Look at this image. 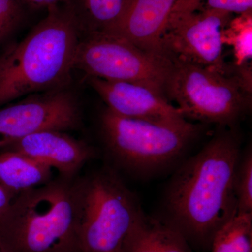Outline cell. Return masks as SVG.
<instances>
[{"mask_svg":"<svg viewBox=\"0 0 252 252\" xmlns=\"http://www.w3.org/2000/svg\"><path fill=\"white\" fill-rule=\"evenodd\" d=\"M241 153L237 128H221L170 179L158 220L193 250L210 252L215 235L237 215L234 178Z\"/></svg>","mask_w":252,"mask_h":252,"instance_id":"obj_1","label":"cell"},{"mask_svg":"<svg viewBox=\"0 0 252 252\" xmlns=\"http://www.w3.org/2000/svg\"><path fill=\"white\" fill-rule=\"evenodd\" d=\"M47 16L0 57V106L26 94L59 90L70 79L80 26L64 5Z\"/></svg>","mask_w":252,"mask_h":252,"instance_id":"obj_2","label":"cell"},{"mask_svg":"<svg viewBox=\"0 0 252 252\" xmlns=\"http://www.w3.org/2000/svg\"><path fill=\"white\" fill-rule=\"evenodd\" d=\"M81 197L82 181L64 175L20 193L0 217L1 251H81Z\"/></svg>","mask_w":252,"mask_h":252,"instance_id":"obj_3","label":"cell"},{"mask_svg":"<svg viewBox=\"0 0 252 252\" xmlns=\"http://www.w3.org/2000/svg\"><path fill=\"white\" fill-rule=\"evenodd\" d=\"M100 124L107 148L118 165L142 177L178 166L205 128V124L185 119H135L107 108Z\"/></svg>","mask_w":252,"mask_h":252,"instance_id":"obj_4","label":"cell"},{"mask_svg":"<svg viewBox=\"0 0 252 252\" xmlns=\"http://www.w3.org/2000/svg\"><path fill=\"white\" fill-rule=\"evenodd\" d=\"M164 86V94L175 102L186 119L220 128H238L252 107V67L235 64L230 74L178 60Z\"/></svg>","mask_w":252,"mask_h":252,"instance_id":"obj_5","label":"cell"},{"mask_svg":"<svg viewBox=\"0 0 252 252\" xmlns=\"http://www.w3.org/2000/svg\"><path fill=\"white\" fill-rule=\"evenodd\" d=\"M145 216L137 197L117 172L104 168L82 181L78 240L81 252H120Z\"/></svg>","mask_w":252,"mask_h":252,"instance_id":"obj_6","label":"cell"},{"mask_svg":"<svg viewBox=\"0 0 252 252\" xmlns=\"http://www.w3.org/2000/svg\"><path fill=\"white\" fill-rule=\"evenodd\" d=\"M234 16L205 9L195 0H180L162 35L164 57L232 74L235 66L225 62L222 34Z\"/></svg>","mask_w":252,"mask_h":252,"instance_id":"obj_7","label":"cell"},{"mask_svg":"<svg viewBox=\"0 0 252 252\" xmlns=\"http://www.w3.org/2000/svg\"><path fill=\"white\" fill-rule=\"evenodd\" d=\"M172 61L147 52L112 33H86L78 45L74 68L90 77L150 86L164 94Z\"/></svg>","mask_w":252,"mask_h":252,"instance_id":"obj_8","label":"cell"},{"mask_svg":"<svg viewBox=\"0 0 252 252\" xmlns=\"http://www.w3.org/2000/svg\"><path fill=\"white\" fill-rule=\"evenodd\" d=\"M80 110L67 91H48L0 109V150L36 132L73 130L80 125Z\"/></svg>","mask_w":252,"mask_h":252,"instance_id":"obj_9","label":"cell"},{"mask_svg":"<svg viewBox=\"0 0 252 252\" xmlns=\"http://www.w3.org/2000/svg\"><path fill=\"white\" fill-rule=\"evenodd\" d=\"M89 78V84L107 104V108L119 115L147 120L185 119L165 94L150 86Z\"/></svg>","mask_w":252,"mask_h":252,"instance_id":"obj_10","label":"cell"},{"mask_svg":"<svg viewBox=\"0 0 252 252\" xmlns=\"http://www.w3.org/2000/svg\"><path fill=\"white\" fill-rule=\"evenodd\" d=\"M180 1L125 0L120 16L106 32L122 36L144 51L164 57L162 35Z\"/></svg>","mask_w":252,"mask_h":252,"instance_id":"obj_11","label":"cell"},{"mask_svg":"<svg viewBox=\"0 0 252 252\" xmlns=\"http://www.w3.org/2000/svg\"><path fill=\"white\" fill-rule=\"evenodd\" d=\"M4 149L26 154L67 177H72L94 155V149L84 142L57 130L36 132Z\"/></svg>","mask_w":252,"mask_h":252,"instance_id":"obj_12","label":"cell"},{"mask_svg":"<svg viewBox=\"0 0 252 252\" xmlns=\"http://www.w3.org/2000/svg\"><path fill=\"white\" fill-rule=\"evenodd\" d=\"M120 252H195L182 235L145 215L126 238Z\"/></svg>","mask_w":252,"mask_h":252,"instance_id":"obj_13","label":"cell"},{"mask_svg":"<svg viewBox=\"0 0 252 252\" xmlns=\"http://www.w3.org/2000/svg\"><path fill=\"white\" fill-rule=\"evenodd\" d=\"M52 168L16 151H0V184L17 196L48 183Z\"/></svg>","mask_w":252,"mask_h":252,"instance_id":"obj_14","label":"cell"},{"mask_svg":"<svg viewBox=\"0 0 252 252\" xmlns=\"http://www.w3.org/2000/svg\"><path fill=\"white\" fill-rule=\"evenodd\" d=\"M125 0H67L64 6L85 33L107 32L122 13Z\"/></svg>","mask_w":252,"mask_h":252,"instance_id":"obj_15","label":"cell"},{"mask_svg":"<svg viewBox=\"0 0 252 252\" xmlns=\"http://www.w3.org/2000/svg\"><path fill=\"white\" fill-rule=\"evenodd\" d=\"M210 252H252V214L236 215L217 233Z\"/></svg>","mask_w":252,"mask_h":252,"instance_id":"obj_16","label":"cell"},{"mask_svg":"<svg viewBox=\"0 0 252 252\" xmlns=\"http://www.w3.org/2000/svg\"><path fill=\"white\" fill-rule=\"evenodd\" d=\"M222 39L224 45L231 46L234 55L233 64H248L252 58V11L235 15L223 30Z\"/></svg>","mask_w":252,"mask_h":252,"instance_id":"obj_17","label":"cell"},{"mask_svg":"<svg viewBox=\"0 0 252 252\" xmlns=\"http://www.w3.org/2000/svg\"><path fill=\"white\" fill-rule=\"evenodd\" d=\"M234 192L237 200V215L252 214L251 147L242 151L235 174Z\"/></svg>","mask_w":252,"mask_h":252,"instance_id":"obj_18","label":"cell"},{"mask_svg":"<svg viewBox=\"0 0 252 252\" xmlns=\"http://www.w3.org/2000/svg\"><path fill=\"white\" fill-rule=\"evenodd\" d=\"M26 9L22 0H0V47L21 26Z\"/></svg>","mask_w":252,"mask_h":252,"instance_id":"obj_19","label":"cell"},{"mask_svg":"<svg viewBox=\"0 0 252 252\" xmlns=\"http://www.w3.org/2000/svg\"><path fill=\"white\" fill-rule=\"evenodd\" d=\"M205 9L240 15L252 11V0H195Z\"/></svg>","mask_w":252,"mask_h":252,"instance_id":"obj_20","label":"cell"},{"mask_svg":"<svg viewBox=\"0 0 252 252\" xmlns=\"http://www.w3.org/2000/svg\"><path fill=\"white\" fill-rule=\"evenodd\" d=\"M22 1L28 9L48 10L55 6L64 4L67 0H22Z\"/></svg>","mask_w":252,"mask_h":252,"instance_id":"obj_21","label":"cell"},{"mask_svg":"<svg viewBox=\"0 0 252 252\" xmlns=\"http://www.w3.org/2000/svg\"><path fill=\"white\" fill-rule=\"evenodd\" d=\"M16 196L0 184V217L8 210Z\"/></svg>","mask_w":252,"mask_h":252,"instance_id":"obj_22","label":"cell"},{"mask_svg":"<svg viewBox=\"0 0 252 252\" xmlns=\"http://www.w3.org/2000/svg\"><path fill=\"white\" fill-rule=\"evenodd\" d=\"M56 252H81V251H76V250H66V251H59Z\"/></svg>","mask_w":252,"mask_h":252,"instance_id":"obj_23","label":"cell"},{"mask_svg":"<svg viewBox=\"0 0 252 252\" xmlns=\"http://www.w3.org/2000/svg\"><path fill=\"white\" fill-rule=\"evenodd\" d=\"M0 252H2V251L1 250V249H0Z\"/></svg>","mask_w":252,"mask_h":252,"instance_id":"obj_24","label":"cell"}]
</instances>
